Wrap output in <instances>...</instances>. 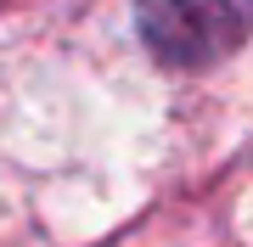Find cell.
I'll return each instance as SVG.
<instances>
[{
    "instance_id": "6da1fadb",
    "label": "cell",
    "mask_w": 253,
    "mask_h": 247,
    "mask_svg": "<svg viewBox=\"0 0 253 247\" xmlns=\"http://www.w3.org/2000/svg\"><path fill=\"white\" fill-rule=\"evenodd\" d=\"M253 28V0H141V34L158 62L203 68Z\"/></svg>"
}]
</instances>
